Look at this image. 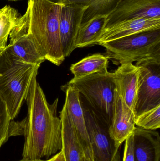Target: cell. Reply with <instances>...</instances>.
I'll use <instances>...</instances> for the list:
<instances>
[{
    "mask_svg": "<svg viewBox=\"0 0 160 161\" xmlns=\"http://www.w3.org/2000/svg\"><path fill=\"white\" fill-rule=\"evenodd\" d=\"M47 161H65L64 158V154L62 150L55 154L51 158L48 160Z\"/></svg>",
    "mask_w": 160,
    "mask_h": 161,
    "instance_id": "d4e9b609",
    "label": "cell"
},
{
    "mask_svg": "<svg viewBox=\"0 0 160 161\" xmlns=\"http://www.w3.org/2000/svg\"><path fill=\"white\" fill-rule=\"evenodd\" d=\"M138 88L134 108L135 116L160 105V57L137 61Z\"/></svg>",
    "mask_w": 160,
    "mask_h": 161,
    "instance_id": "52a82bcc",
    "label": "cell"
},
{
    "mask_svg": "<svg viewBox=\"0 0 160 161\" xmlns=\"http://www.w3.org/2000/svg\"><path fill=\"white\" fill-rule=\"evenodd\" d=\"M109 58L100 54L88 56L71 65L70 71L74 78H80L97 73L108 71Z\"/></svg>",
    "mask_w": 160,
    "mask_h": 161,
    "instance_id": "ac0fdd59",
    "label": "cell"
},
{
    "mask_svg": "<svg viewBox=\"0 0 160 161\" xmlns=\"http://www.w3.org/2000/svg\"><path fill=\"white\" fill-rule=\"evenodd\" d=\"M135 114L116 89L110 131L116 143L121 147L135 128Z\"/></svg>",
    "mask_w": 160,
    "mask_h": 161,
    "instance_id": "7c38bea8",
    "label": "cell"
},
{
    "mask_svg": "<svg viewBox=\"0 0 160 161\" xmlns=\"http://www.w3.org/2000/svg\"><path fill=\"white\" fill-rule=\"evenodd\" d=\"M30 4L23 16H20L10 34L7 48L16 56L26 63L40 66L45 61L39 53L29 31Z\"/></svg>",
    "mask_w": 160,
    "mask_h": 161,
    "instance_id": "ba28073f",
    "label": "cell"
},
{
    "mask_svg": "<svg viewBox=\"0 0 160 161\" xmlns=\"http://www.w3.org/2000/svg\"><path fill=\"white\" fill-rule=\"evenodd\" d=\"M3 50H0V53H1V52H2Z\"/></svg>",
    "mask_w": 160,
    "mask_h": 161,
    "instance_id": "f546056e",
    "label": "cell"
},
{
    "mask_svg": "<svg viewBox=\"0 0 160 161\" xmlns=\"http://www.w3.org/2000/svg\"><path fill=\"white\" fill-rule=\"evenodd\" d=\"M160 28V19H135L121 22L105 28L98 44L150 29Z\"/></svg>",
    "mask_w": 160,
    "mask_h": 161,
    "instance_id": "5bb4252c",
    "label": "cell"
},
{
    "mask_svg": "<svg viewBox=\"0 0 160 161\" xmlns=\"http://www.w3.org/2000/svg\"><path fill=\"white\" fill-rule=\"evenodd\" d=\"M18 161H47V160H40L33 161L30 160L26 159L23 158L22 159Z\"/></svg>",
    "mask_w": 160,
    "mask_h": 161,
    "instance_id": "484cf974",
    "label": "cell"
},
{
    "mask_svg": "<svg viewBox=\"0 0 160 161\" xmlns=\"http://www.w3.org/2000/svg\"><path fill=\"white\" fill-rule=\"evenodd\" d=\"M49 1H52V2H54V3H61V2L62 0H49Z\"/></svg>",
    "mask_w": 160,
    "mask_h": 161,
    "instance_id": "83f0119b",
    "label": "cell"
},
{
    "mask_svg": "<svg viewBox=\"0 0 160 161\" xmlns=\"http://www.w3.org/2000/svg\"><path fill=\"white\" fill-rule=\"evenodd\" d=\"M135 124L138 127L147 130L159 129L160 105L135 116Z\"/></svg>",
    "mask_w": 160,
    "mask_h": 161,
    "instance_id": "44dd1931",
    "label": "cell"
},
{
    "mask_svg": "<svg viewBox=\"0 0 160 161\" xmlns=\"http://www.w3.org/2000/svg\"><path fill=\"white\" fill-rule=\"evenodd\" d=\"M154 18L160 19V0H119L107 17L105 28L132 19Z\"/></svg>",
    "mask_w": 160,
    "mask_h": 161,
    "instance_id": "9c48e42d",
    "label": "cell"
},
{
    "mask_svg": "<svg viewBox=\"0 0 160 161\" xmlns=\"http://www.w3.org/2000/svg\"><path fill=\"white\" fill-rule=\"evenodd\" d=\"M67 83L79 91L90 108L110 127L116 89L113 73H97L73 78Z\"/></svg>",
    "mask_w": 160,
    "mask_h": 161,
    "instance_id": "277c9868",
    "label": "cell"
},
{
    "mask_svg": "<svg viewBox=\"0 0 160 161\" xmlns=\"http://www.w3.org/2000/svg\"><path fill=\"white\" fill-rule=\"evenodd\" d=\"M93 0H62L61 2L62 4H78L87 6V5Z\"/></svg>",
    "mask_w": 160,
    "mask_h": 161,
    "instance_id": "cb8c5ba5",
    "label": "cell"
},
{
    "mask_svg": "<svg viewBox=\"0 0 160 161\" xmlns=\"http://www.w3.org/2000/svg\"><path fill=\"white\" fill-rule=\"evenodd\" d=\"M39 67L24 62L7 47L0 53V97L6 104L11 120L18 114Z\"/></svg>",
    "mask_w": 160,
    "mask_h": 161,
    "instance_id": "3957f363",
    "label": "cell"
},
{
    "mask_svg": "<svg viewBox=\"0 0 160 161\" xmlns=\"http://www.w3.org/2000/svg\"><path fill=\"white\" fill-rule=\"evenodd\" d=\"M133 135L135 161H160L159 132L135 127Z\"/></svg>",
    "mask_w": 160,
    "mask_h": 161,
    "instance_id": "4fadbf2b",
    "label": "cell"
},
{
    "mask_svg": "<svg viewBox=\"0 0 160 161\" xmlns=\"http://www.w3.org/2000/svg\"><path fill=\"white\" fill-rule=\"evenodd\" d=\"M107 15H97L81 24L76 37L75 49L98 44L106 25Z\"/></svg>",
    "mask_w": 160,
    "mask_h": 161,
    "instance_id": "e0dca14e",
    "label": "cell"
},
{
    "mask_svg": "<svg viewBox=\"0 0 160 161\" xmlns=\"http://www.w3.org/2000/svg\"><path fill=\"white\" fill-rule=\"evenodd\" d=\"M61 89L65 93L64 106L75 128L85 157L93 161V152L86 129L80 93L76 88L68 83L62 86Z\"/></svg>",
    "mask_w": 160,
    "mask_h": 161,
    "instance_id": "8fae6325",
    "label": "cell"
},
{
    "mask_svg": "<svg viewBox=\"0 0 160 161\" xmlns=\"http://www.w3.org/2000/svg\"><path fill=\"white\" fill-rule=\"evenodd\" d=\"M109 57L120 64L160 57V28L150 29L102 43Z\"/></svg>",
    "mask_w": 160,
    "mask_h": 161,
    "instance_id": "5b68a950",
    "label": "cell"
},
{
    "mask_svg": "<svg viewBox=\"0 0 160 161\" xmlns=\"http://www.w3.org/2000/svg\"><path fill=\"white\" fill-rule=\"evenodd\" d=\"M82 161H91L90 160H89V159L87 158H85V157H84L83 158Z\"/></svg>",
    "mask_w": 160,
    "mask_h": 161,
    "instance_id": "4316f807",
    "label": "cell"
},
{
    "mask_svg": "<svg viewBox=\"0 0 160 161\" xmlns=\"http://www.w3.org/2000/svg\"><path fill=\"white\" fill-rule=\"evenodd\" d=\"M93 161H121L120 149L111 135L110 126L100 118L80 95Z\"/></svg>",
    "mask_w": 160,
    "mask_h": 161,
    "instance_id": "8992f818",
    "label": "cell"
},
{
    "mask_svg": "<svg viewBox=\"0 0 160 161\" xmlns=\"http://www.w3.org/2000/svg\"><path fill=\"white\" fill-rule=\"evenodd\" d=\"M29 31L45 60L59 66L65 60L59 30L62 3L49 0H28Z\"/></svg>",
    "mask_w": 160,
    "mask_h": 161,
    "instance_id": "7a4b0ae2",
    "label": "cell"
},
{
    "mask_svg": "<svg viewBox=\"0 0 160 161\" xmlns=\"http://www.w3.org/2000/svg\"><path fill=\"white\" fill-rule=\"evenodd\" d=\"M34 75L26 99L28 113L23 121L24 136L23 158L40 160L57 153L62 148V122L57 116L58 99L48 103Z\"/></svg>",
    "mask_w": 160,
    "mask_h": 161,
    "instance_id": "6da1fadb",
    "label": "cell"
},
{
    "mask_svg": "<svg viewBox=\"0 0 160 161\" xmlns=\"http://www.w3.org/2000/svg\"><path fill=\"white\" fill-rule=\"evenodd\" d=\"M62 122V148L65 161H82L84 153L72 121L64 105L60 112Z\"/></svg>",
    "mask_w": 160,
    "mask_h": 161,
    "instance_id": "2e32d148",
    "label": "cell"
},
{
    "mask_svg": "<svg viewBox=\"0 0 160 161\" xmlns=\"http://www.w3.org/2000/svg\"><path fill=\"white\" fill-rule=\"evenodd\" d=\"M87 6L78 4H62L59 18V30L63 54L69 56L75 50V43Z\"/></svg>",
    "mask_w": 160,
    "mask_h": 161,
    "instance_id": "30bf717a",
    "label": "cell"
},
{
    "mask_svg": "<svg viewBox=\"0 0 160 161\" xmlns=\"http://www.w3.org/2000/svg\"><path fill=\"white\" fill-rule=\"evenodd\" d=\"M139 73V68L132 63H122L113 73L117 91L133 112L136 102Z\"/></svg>",
    "mask_w": 160,
    "mask_h": 161,
    "instance_id": "9a60e30c",
    "label": "cell"
},
{
    "mask_svg": "<svg viewBox=\"0 0 160 161\" xmlns=\"http://www.w3.org/2000/svg\"><path fill=\"white\" fill-rule=\"evenodd\" d=\"M119 0H93L87 5L83 16L82 24L97 15H108L115 9Z\"/></svg>",
    "mask_w": 160,
    "mask_h": 161,
    "instance_id": "ffe728a7",
    "label": "cell"
},
{
    "mask_svg": "<svg viewBox=\"0 0 160 161\" xmlns=\"http://www.w3.org/2000/svg\"><path fill=\"white\" fill-rule=\"evenodd\" d=\"M8 1H19V0H8Z\"/></svg>",
    "mask_w": 160,
    "mask_h": 161,
    "instance_id": "f1b7e54d",
    "label": "cell"
},
{
    "mask_svg": "<svg viewBox=\"0 0 160 161\" xmlns=\"http://www.w3.org/2000/svg\"><path fill=\"white\" fill-rule=\"evenodd\" d=\"M125 141L123 161H135L133 151V133L131 134Z\"/></svg>",
    "mask_w": 160,
    "mask_h": 161,
    "instance_id": "603a6c76",
    "label": "cell"
},
{
    "mask_svg": "<svg viewBox=\"0 0 160 161\" xmlns=\"http://www.w3.org/2000/svg\"><path fill=\"white\" fill-rule=\"evenodd\" d=\"M11 121L6 104L0 97V148L9 138Z\"/></svg>",
    "mask_w": 160,
    "mask_h": 161,
    "instance_id": "7402d4cb",
    "label": "cell"
},
{
    "mask_svg": "<svg viewBox=\"0 0 160 161\" xmlns=\"http://www.w3.org/2000/svg\"><path fill=\"white\" fill-rule=\"evenodd\" d=\"M20 15L14 8L6 5L0 9V50L7 46L8 39Z\"/></svg>",
    "mask_w": 160,
    "mask_h": 161,
    "instance_id": "d6986e66",
    "label": "cell"
}]
</instances>
